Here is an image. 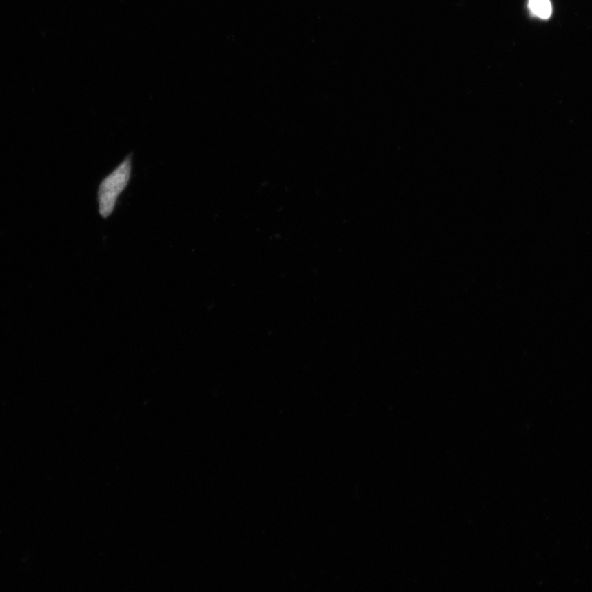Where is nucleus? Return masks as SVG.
<instances>
[{
    "mask_svg": "<svg viewBox=\"0 0 592 592\" xmlns=\"http://www.w3.org/2000/svg\"><path fill=\"white\" fill-rule=\"evenodd\" d=\"M132 161L133 155L130 154L100 183L97 190V203L98 212L102 218L108 219L112 215L119 198L129 185L133 168Z\"/></svg>",
    "mask_w": 592,
    "mask_h": 592,
    "instance_id": "nucleus-1",
    "label": "nucleus"
},
{
    "mask_svg": "<svg viewBox=\"0 0 592 592\" xmlns=\"http://www.w3.org/2000/svg\"><path fill=\"white\" fill-rule=\"evenodd\" d=\"M530 10L542 19H548L552 14V6L549 0H529Z\"/></svg>",
    "mask_w": 592,
    "mask_h": 592,
    "instance_id": "nucleus-2",
    "label": "nucleus"
}]
</instances>
